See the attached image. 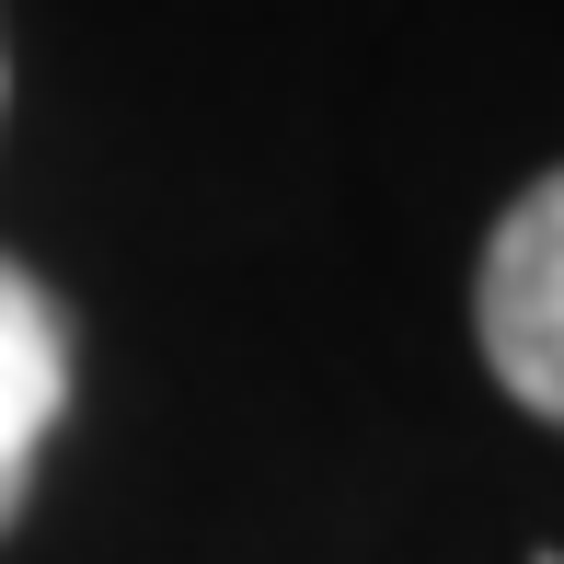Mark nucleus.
I'll use <instances>...</instances> for the list:
<instances>
[{"instance_id": "1", "label": "nucleus", "mask_w": 564, "mask_h": 564, "mask_svg": "<svg viewBox=\"0 0 564 564\" xmlns=\"http://www.w3.org/2000/svg\"><path fill=\"white\" fill-rule=\"evenodd\" d=\"M473 335H484V369L519 415L564 426V173L519 196L484 242V276H473Z\"/></svg>"}, {"instance_id": "2", "label": "nucleus", "mask_w": 564, "mask_h": 564, "mask_svg": "<svg viewBox=\"0 0 564 564\" xmlns=\"http://www.w3.org/2000/svg\"><path fill=\"white\" fill-rule=\"evenodd\" d=\"M69 415V312L46 300L35 265L0 253V530L35 496V460Z\"/></svg>"}, {"instance_id": "3", "label": "nucleus", "mask_w": 564, "mask_h": 564, "mask_svg": "<svg viewBox=\"0 0 564 564\" xmlns=\"http://www.w3.org/2000/svg\"><path fill=\"white\" fill-rule=\"evenodd\" d=\"M0 105H12V69H0Z\"/></svg>"}]
</instances>
